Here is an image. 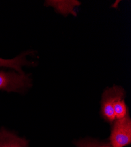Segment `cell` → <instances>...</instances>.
<instances>
[{
	"mask_svg": "<svg viewBox=\"0 0 131 147\" xmlns=\"http://www.w3.org/2000/svg\"><path fill=\"white\" fill-rule=\"evenodd\" d=\"M125 95L124 89L117 85L106 88L103 91L101 100V113L106 122L112 123L116 120L114 112V103L118 100L124 99Z\"/></svg>",
	"mask_w": 131,
	"mask_h": 147,
	"instance_id": "6da1fadb",
	"label": "cell"
},
{
	"mask_svg": "<svg viewBox=\"0 0 131 147\" xmlns=\"http://www.w3.org/2000/svg\"><path fill=\"white\" fill-rule=\"evenodd\" d=\"M31 86V80L24 73L0 71V90L7 92H21Z\"/></svg>",
	"mask_w": 131,
	"mask_h": 147,
	"instance_id": "7a4b0ae2",
	"label": "cell"
},
{
	"mask_svg": "<svg viewBox=\"0 0 131 147\" xmlns=\"http://www.w3.org/2000/svg\"><path fill=\"white\" fill-rule=\"evenodd\" d=\"M109 140L112 147H124L130 144L131 119L129 115L121 119H116Z\"/></svg>",
	"mask_w": 131,
	"mask_h": 147,
	"instance_id": "3957f363",
	"label": "cell"
},
{
	"mask_svg": "<svg viewBox=\"0 0 131 147\" xmlns=\"http://www.w3.org/2000/svg\"><path fill=\"white\" fill-rule=\"evenodd\" d=\"M28 141L5 129L0 130V147H28Z\"/></svg>",
	"mask_w": 131,
	"mask_h": 147,
	"instance_id": "277c9868",
	"label": "cell"
},
{
	"mask_svg": "<svg viewBox=\"0 0 131 147\" xmlns=\"http://www.w3.org/2000/svg\"><path fill=\"white\" fill-rule=\"evenodd\" d=\"M30 52L22 53L20 55L11 59H4L0 58V67H4L13 68L18 72L19 74H24L21 67L23 65H34V63L28 62L26 59V55L30 54Z\"/></svg>",
	"mask_w": 131,
	"mask_h": 147,
	"instance_id": "5b68a950",
	"label": "cell"
},
{
	"mask_svg": "<svg viewBox=\"0 0 131 147\" xmlns=\"http://www.w3.org/2000/svg\"><path fill=\"white\" fill-rule=\"evenodd\" d=\"M114 112L116 119H121L128 115V109L124 99L118 100L114 103Z\"/></svg>",
	"mask_w": 131,
	"mask_h": 147,
	"instance_id": "8992f818",
	"label": "cell"
},
{
	"mask_svg": "<svg viewBox=\"0 0 131 147\" xmlns=\"http://www.w3.org/2000/svg\"><path fill=\"white\" fill-rule=\"evenodd\" d=\"M77 147H112L108 144L99 142L93 139L81 140L75 142Z\"/></svg>",
	"mask_w": 131,
	"mask_h": 147,
	"instance_id": "52a82bcc",
	"label": "cell"
}]
</instances>
